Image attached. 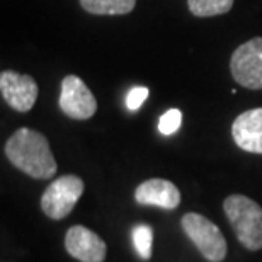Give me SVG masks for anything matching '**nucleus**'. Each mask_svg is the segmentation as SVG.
<instances>
[{"label": "nucleus", "mask_w": 262, "mask_h": 262, "mask_svg": "<svg viewBox=\"0 0 262 262\" xmlns=\"http://www.w3.org/2000/svg\"><path fill=\"white\" fill-rule=\"evenodd\" d=\"M10 164L34 179H50L56 174V160L45 135L31 128H19L5 143Z\"/></svg>", "instance_id": "obj_1"}, {"label": "nucleus", "mask_w": 262, "mask_h": 262, "mask_svg": "<svg viewBox=\"0 0 262 262\" xmlns=\"http://www.w3.org/2000/svg\"><path fill=\"white\" fill-rule=\"evenodd\" d=\"M223 211L238 242L249 250L262 249V208L244 194H232L223 201Z\"/></svg>", "instance_id": "obj_2"}, {"label": "nucleus", "mask_w": 262, "mask_h": 262, "mask_svg": "<svg viewBox=\"0 0 262 262\" xmlns=\"http://www.w3.org/2000/svg\"><path fill=\"white\" fill-rule=\"evenodd\" d=\"M182 230L196 245L204 259L220 262L227 257L228 247L222 230L199 213H187L181 220Z\"/></svg>", "instance_id": "obj_3"}, {"label": "nucleus", "mask_w": 262, "mask_h": 262, "mask_svg": "<svg viewBox=\"0 0 262 262\" xmlns=\"http://www.w3.org/2000/svg\"><path fill=\"white\" fill-rule=\"evenodd\" d=\"M83 181L78 176H61L46 187L41 196V209L51 220L68 216L83 192Z\"/></svg>", "instance_id": "obj_4"}, {"label": "nucleus", "mask_w": 262, "mask_h": 262, "mask_svg": "<svg viewBox=\"0 0 262 262\" xmlns=\"http://www.w3.org/2000/svg\"><path fill=\"white\" fill-rule=\"evenodd\" d=\"M230 70L238 85L252 91L262 89V38L240 45L230 60Z\"/></svg>", "instance_id": "obj_5"}, {"label": "nucleus", "mask_w": 262, "mask_h": 262, "mask_svg": "<svg viewBox=\"0 0 262 262\" xmlns=\"http://www.w3.org/2000/svg\"><path fill=\"white\" fill-rule=\"evenodd\" d=\"M60 109L72 119H89L97 111V101L82 78L67 75L61 82Z\"/></svg>", "instance_id": "obj_6"}, {"label": "nucleus", "mask_w": 262, "mask_h": 262, "mask_svg": "<svg viewBox=\"0 0 262 262\" xmlns=\"http://www.w3.org/2000/svg\"><path fill=\"white\" fill-rule=\"evenodd\" d=\"M0 91L5 102L19 113H28L38 99V83L34 78L12 70L2 72Z\"/></svg>", "instance_id": "obj_7"}, {"label": "nucleus", "mask_w": 262, "mask_h": 262, "mask_svg": "<svg viewBox=\"0 0 262 262\" xmlns=\"http://www.w3.org/2000/svg\"><path fill=\"white\" fill-rule=\"evenodd\" d=\"M65 249L80 262H104L107 254L106 242L96 232L82 225L70 227L65 235Z\"/></svg>", "instance_id": "obj_8"}, {"label": "nucleus", "mask_w": 262, "mask_h": 262, "mask_svg": "<svg viewBox=\"0 0 262 262\" xmlns=\"http://www.w3.org/2000/svg\"><path fill=\"white\" fill-rule=\"evenodd\" d=\"M135 201L143 206L176 209L181 204V191L167 179H148L136 187Z\"/></svg>", "instance_id": "obj_9"}, {"label": "nucleus", "mask_w": 262, "mask_h": 262, "mask_svg": "<svg viewBox=\"0 0 262 262\" xmlns=\"http://www.w3.org/2000/svg\"><path fill=\"white\" fill-rule=\"evenodd\" d=\"M232 136L238 148L262 155V107L237 116L232 124Z\"/></svg>", "instance_id": "obj_10"}, {"label": "nucleus", "mask_w": 262, "mask_h": 262, "mask_svg": "<svg viewBox=\"0 0 262 262\" xmlns=\"http://www.w3.org/2000/svg\"><path fill=\"white\" fill-rule=\"evenodd\" d=\"M80 5L89 14L123 15L135 9L136 0H80Z\"/></svg>", "instance_id": "obj_11"}, {"label": "nucleus", "mask_w": 262, "mask_h": 262, "mask_svg": "<svg viewBox=\"0 0 262 262\" xmlns=\"http://www.w3.org/2000/svg\"><path fill=\"white\" fill-rule=\"evenodd\" d=\"M187 5L196 17H211L227 14L233 7V0H187Z\"/></svg>", "instance_id": "obj_12"}, {"label": "nucleus", "mask_w": 262, "mask_h": 262, "mask_svg": "<svg viewBox=\"0 0 262 262\" xmlns=\"http://www.w3.org/2000/svg\"><path fill=\"white\" fill-rule=\"evenodd\" d=\"M131 240H133L135 250L141 259L148 260L151 257V244H154V230L150 225L138 223L131 228Z\"/></svg>", "instance_id": "obj_13"}, {"label": "nucleus", "mask_w": 262, "mask_h": 262, "mask_svg": "<svg viewBox=\"0 0 262 262\" xmlns=\"http://www.w3.org/2000/svg\"><path fill=\"white\" fill-rule=\"evenodd\" d=\"M181 123H182V113L179 109H169L159 119V131L165 136L174 135L181 128Z\"/></svg>", "instance_id": "obj_14"}, {"label": "nucleus", "mask_w": 262, "mask_h": 262, "mask_svg": "<svg viewBox=\"0 0 262 262\" xmlns=\"http://www.w3.org/2000/svg\"><path fill=\"white\" fill-rule=\"evenodd\" d=\"M146 97H148V89L146 87H133L128 92V97H126L128 109L129 111H136V109L146 101Z\"/></svg>", "instance_id": "obj_15"}]
</instances>
